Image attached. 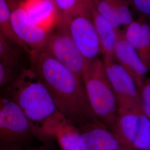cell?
Segmentation results:
<instances>
[{
	"label": "cell",
	"instance_id": "cell-1",
	"mask_svg": "<svg viewBox=\"0 0 150 150\" xmlns=\"http://www.w3.org/2000/svg\"><path fill=\"white\" fill-rule=\"evenodd\" d=\"M29 56L31 69L46 87L65 118L78 129L100 122L92 110L80 78L45 50Z\"/></svg>",
	"mask_w": 150,
	"mask_h": 150
},
{
	"label": "cell",
	"instance_id": "cell-2",
	"mask_svg": "<svg viewBox=\"0 0 150 150\" xmlns=\"http://www.w3.org/2000/svg\"><path fill=\"white\" fill-rule=\"evenodd\" d=\"M7 86L6 95L16 103L29 121L42 133L46 123L59 112L43 82L30 68L22 70Z\"/></svg>",
	"mask_w": 150,
	"mask_h": 150
},
{
	"label": "cell",
	"instance_id": "cell-3",
	"mask_svg": "<svg viewBox=\"0 0 150 150\" xmlns=\"http://www.w3.org/2000/svg\"><path fill=\"white\" fill-rule=\"evenodd\" d=\"M31 123L21 108L6 94L0 95V150L53 142Z\"/></svg>",
	"mask_w": 150,
	"mask_h": 150
},
{
	"label": "cell",
	"instance_id": "cell-4",
	"mask_svg": "<svg viewBox=\"0 0 150 150\" xmlns=\"http://www.w3.org/2000/svg\"><path fill=\"white\" fill-rule=\"evenodd\" d=\"M82 81L92 110L98 121L110 129L117 115V106L103 61L97 58L86 62Z\"/></svg>",
	"mask_w": 150,
	"mask_h": 150
},
{
	"label": "cell",
	"instance_id": "cell-5",
	"mask_svg": "<svg viewBox=\"0 0 150 150\" xmlns=\"http://www.w3.org/2000/svg\"><path fill=\"white\" fill-rule=\"evenodd\" d=\"M110 129L120 150H150V120L141 109L117 113Z\"/></svg>",
	"mask_w": 150,
	"mask_h": 150
},
{
	"label": "cell",
	"instance_id": "cell-6",
	"mask_svg": "<svg viewBox=\"0 0 150 150\" xmlns=\"http://www.w3.org/2000/svg\"><path fill=\"white\" fill-rule=\"evenodd\" d=\"M108 80L117 106V113L141 109L139 92L134 81L113 57H103Z\"/></svg>",
	"mask_w": 150,
	"mask_h": 150
},
{
	"label": "cell",
	"instance_id": "cell-7",
	"mask_svg": "<svg viewBox=\"0 0 150 150\" xmlns=\"http://www.w3.org/2000/svg\"><path fill=\"white\" fill-rule=\"evenodd\" d=\"M11 12L12 31L28 54L45 50L51 33L38 27L29 18L21 5V0H7Z\"/></svg>",
	"mask_w": 150,
	"mask_h": 150
},
{
	"label": "cell",
	"instance_id": "cell-8",
	"mask_svg": "<svg viewBox=\"0 0 150 150\" xmlns=\"http://www.w3.org/2000/svg\"><path fill=\"white\" fill-rule=\"evenodd\" d=\"M58 26L57 32L50 35L45 50L82 80L86 61L64 24L61 21Z\"/></svg>",
	"mask_w": 150,
	"mask_h": 150
},
{
	"label": "cell",
	"instance_id": "cell-9",
	"mask_svg": "<svg viewBox=\"0 0 150 150\" xmlns=\"http://www.w3.org/2000/svg\"><path fill=\"white\" fill-rule=\"evenodd\" d=\"M85 59L89 62L101 54V45L91 15H79L61 20Z\"/></svg>",
	"mask_w": 150,
	"mask_h": 150
},
{
	"label": "cell",
	"instance_id": "cell-10",
	"mask_svg": "<svg viewBox=\"0 0 150 150\" xmlns=\"http://www.w3.org/2000/svg\"><path fill=\"white\" fill-rule=\"evenodd\" d=\"M113 54L116 61L132 77L139 92L149 71L134 47L125 37L122 31H118Z\"/></svg>",
	"mask_w": 150,
	"mask_h": 150
},
{
	"label": "cell",
	"instance_id": "cell-11",
	"mask_svg": "<svg viewBox=\"0 0 150 150\" xmlns=\"http://www.w3.org/2000/svg\"><path fill=\"white\" fill-rule=\"evenodd\" d=\"M42 132L56 141L61 150H83L79 129L59 112L46 123Z\"/></svg>",
	"mask_w": 150,
	"mask_h": 150
},
{
	"label": "cell",
	"instance_id": "cell-12",
	"mask_svg": "<svg viewBox=\"0 0 150 150\" xmlns=\"http://www.w3.org/2000/svg\"><path fill=\"white\" fill-rule=\"evenodd\" d=\"M21 5L29 18L49 33L61 20L54 0H21Z\"/></svg>",
	"mask_w": 150,
	"mask_h": 150
},
{
	"label": "cell",
	"instance_id": "cell-13",
	"mask_svg": "<svg viewBox=\"0 0 150 150\" xmlns=\"http://www.w3.org/2000/svg\"><path fill=\"white\" fill-rule=\"evenodd\" d=\"M78 129L83 150H120L111 130L101 122L90 123Z\"/></svg>",
	"mask_w": 150,
	"mask_h": 150
},
{
	"label": "cell",
	"instance_id": "cell-14",
	"mask_svg": "<svg viewBox=\"0 0 150 150\" xmlns=\"http://www.w3.org/2000/svg\"><path fill=\"white\" fill-rule=\"evenodd\" d=\"M123 34L150 71V22L139 17L125 27Z\"/></svg>",
	"mask_w": 150,
	"mask_h": 150
},
{
	"label": "cell",
	"instance_id": "cell-15",
	"mask_svg": "<svg viewBox=\"0 0 150 150\" xmlns=\"http://www.w3.org/2000/svg\"><path fill=\"white\" fill-rule=\"evenodd\" d=\"M91 16L101 45L103 57H113L114 47L117 41L118 31L97 11L93 4L91 9Z\"/></svg>",
	"mask_w": 150,
	"mask_h": 150
},
{
	"label": "cell",
	"instance_id": "cell-16",
	"mask_svg": "<svg viewBox=\"0 0 150 150\" xmlns=\"http://www.w3.org/2000/svg\"><path fill=\"white\" fill-rule=\"evenodd\" d=\"M59 11L61 20L79 15H91L93 0H54Z\"/></svg>",
	"mask_w": 150,
	"mask_h": 150
},
{
	"label": "cell",
	"instance_id": "cell-17",
	"mask_svg": "<svg viewBox=\"0 0 150 150\" xmlns=\"http://www.w3.org/2000/svg\"><path fill=\"white\" fill-rule=\"evenodd\" d=\"M0 33L11 43L22 49L21 43L12 29L11 12L7 0H0Z\"/></svg>",
	"mask_w": 150,
	"mask_h": 150
},
{
	"label": "cell",
	"instance_id": "cell-18",
	"mask_svg": "<svg viewBox=\"0 0 150 150\" xmlns=\"http://www.w3.org/2000/svg\"><path fill=\"white\" fill-rule=\"evenodd\" d=\"M118 15L121 24L124 27L134 20L130 10L129 0H106Z\"/></svg>",
	"mask_w": 150,
	"mask_h": 150
},
{
	"label": "cell",
	"instance_id": "cell-19",
	"mask_svg": "<svg viewBox=\"0 0 150 150\" xmlns=\"http://www.w3.org/2000/svg\"><path fill=\"white\" fill-rule=\"evenodd\" d=\"M14 46L16 45L11 43L0 33V59L8 64L15 67L18 59V52Z\"/></svg>",
	"mask_w": 150,
	"mask_h": 150
},
{
	"label": "cell",
	"instance_id": "cell-20",
	"mask_svg": "<svg viewBox=\"0 0 150 150\" xmlns=\"http://www.w3.org/2000/svg\"><path fill=\"white\" fill-rule=\"evenodd\" d=\"M12 66L0 59V89L8 85L21 72H15Z\"/></svg>",
	"mask_w": 150,
	"mask_h": 150
},
{
	"label": "cell",
	"instance_id": "cell-21",
	"mask_svg": "<svg viewBox=\"0 0 150 150\" xmlns=\"http://www.w3.org/2000/svg\"><path fill=\"white\" fill-rule=\"evenodd\" d=\"M139 96L141 110L150 120V77L145 80L139 91Z\"/></svg>",
	"mask_w": 150,
	"mask_h": 150
},
{
	"label": "cell",
	"instance_id": "cell-22",
	"mask_svg": "<svg viewBox=\"0 0 150 150\" xmlns=\"http://www.w3.org/2000/svg\"><path fill=\"white\" fill-rule=\"evenodd\" d=\"M129 5L139 17L150 22V0H130Z\"/></svg>",
	"mask_w": 150,
	"mask_h": 150
},
{
	"label": "cell",
	"instance_id": "cell-23",
	"mask_svg": "<svg viewBox=\"0 0 150 150\" xmlns=\"http://www.w3.org/2000/svg\"><path fill=\"white\" fill-rule=\"evenodd\" d=\"M52 142L47 143V144H42L39 146H32L26 147L22 148H11V149H1L0 150H54L51 146V144Z\"/></svg>",
	"mask_w": 150,
	"mask_h": 150
},
{
	"label": "cell",
	"instance_id": "cell-24",
	"mask_svg": "<svg viewBox=\"0 0 150 150\" xmlns=\"http://www.w3.org/2000/svg\"><path fill=\"white\" fill-rule=\"evenodd\" d=\"M129 1H130V0H129Z\"/></svg>",
	"mask_w": 150,
	"mask_h": 150
},
{
	"label": "cell",
	"instance_id": "cell-25",
	"mask_svg": "<svg viewBox=\"0 0 150 150\" xmlns=\"http://www.w3.org/2000/svg\"><path fill=\"white\" fill-rule=\"evenodd\" d=\"M93 1H95V0H93Z\"/></svg>",
	"mask_w": 150,
	"mask_h": 150
}]
</instances>
